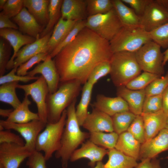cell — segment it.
Here are the masks:
<instances>
[{"label": "cell", "instance_id": "obj_1", "mask_svg": "<svg viewBox=\"0 0 168 168\" xmlns=\"http://www.w3.org/2000/svg\"><path fill=\"white\" fill-rule=\"evenodd\" d=\"M113 54L110 41L86 27L53 60L60 82L76 80L84 84L95 67L110 61Z\"/></svg>", "mask_w": 168, "mask_h": 168}, {"label": "cell", "instance_id": "obj_2", "mask_svg": "<svg viewBox=\"0 0 168 168\" xmlns=\"http://www.w3.org/2000/svg\"><path fill=\"white\" fill-rule=\"evenodd\" d=\"M76 102V99L66 109L67 117L62 136L61 147L55 154L56 158L60 159L63 168L68 167L72 153L90 137L89 132H83L80 128L75 113Z\"/></svg>", "mask_w": 168, "mask_h": 168}, {"label": "cell", "instance_id": "obj_3", "mask_svg": "<svg viewBox=\"0 0 168 168\" xmlns=\"http://www.w3.org/2000/svg\"><path fill=\"white\" fill-rule=\"evenodd\" d=\"M61 83L55 92L47 96V123H55L59 120L63 111L76 99L82 84L76 80Z\"/></svg>", "mask_w": 168, "mask_h": 168}, {"label": "cell", "instance_id": "obj_4", "mask_svg": "<svg viewBox=\"0 0 168 168\" xmlns=\"http://www.w3.org/2000/svg\"><path fill=\"white\" fill-rule=\"evenodd\" d=\"M110 75L117 87L125 86L142 71L137 61L135 53L121 52L113 54L110 61Z\"/></svg>", "mask_w": 168, "mask_h": 168}, {"label": "cell", "instance_id": "obj_5", "mask_svg": "<svg viewBox=\"0 0 168 168\" xmlns=\"http://www.w3.org/2000/svg\"><path fill=\"white\" fill-rule=\"evenodd\" d=\"M152 40L149 33L141 26H123L110 43L113 54L121 52L135 53Z\"/></svg>", "mask_w": 168, "mask_h": 168}, {"label": "cell", "instance_id": "obj_6", "mask_svg": "<svg viewBox=\"0 0 168 168\" xmlns=\"http://www.w3.org/2000/svg\"><path fill=\"white\" fill-rule=\"evenodd\" d=\"M67 117L66 109L59 120L55 123H47L44 130L38 135L35 143V150L44 153L46 161L60 148L62 136Z\"/></svg>", "mask_w": 168, "mask_h": 168}, {"label": "cell", "instance_id": "obj_7", "mask_svg": "<svg viewBox=\"0 0 168 168\" xmlns=\"http://www.w3.org/2000/svg\"><path fill=\"white\" fill-rule=\"evenodd\" d=\"M86 26L109 41L123 26L114 8L106 13L88 16Z\"/></svg>", "mask_w": 168, "mask_h": 168}, {"label": "cell", "instance_id": "obj_8", "mask_svg": "<svg viewBox=\"0 0 168 168\" xmlns=\"http://www.w3.org/2000/svg\"><path fill=\"white\" fill-rule=\"evenodd\" d=\"M161 47L152 40L135 53L137 61L142 71L160 76L165 73L163 53Z\"/></svg>", "mask_w": 168, "mask_h": 168}, {"label": "cell", "instance_id": "obj_9", "mask_svg": "<svg viewBox=\"0 0 168 168\" xmlns=\"http://www.w3.org/2000/svg\"><path fill=\"white\" fill-rule=\"evenodd\" d=\"M47 124L40 119L35 120L23 124L0 120V131L12 129L19 133L25 141V146L32 152L35 150V143L37 137L44 128Z\"/></svg>", "mask_w": 168, "mask_h": 168}, {"label": "cell", "instance_id": "obj_10", "mask_svg": "<svg viewBox=\"0 0 168 168\" xmlns=\"http://www.w3.org/2000/svg\"><path fill=\"white\" fill-rule=\"evenodd\" d=\"M17 88L23 90L25 96H30L35 103L37 108L38 114L40 119L43 122L47 123L46 98L49 93L46 82L42 76L35 82L26 85L18 84Z\"/></svg>", "mask_w": 168, "mask_h": 168}, {"label": "cell", "instance_id": "obj_11", "mask_svg": "<svg viewBox=\"0 0 168 168\" xmlns=\"http://www.w3.org/2000/svg\"><path fill=\"white\" fill-rule=\"evenodd\" d=\"M140 18V26L150 32L168 21V9L160 0H151Z\"/></svg>", "mask_w": 168, "mask_h": 168}, {"label": "cell", "instance_id": "obj_12", "mask_svg": "<svg viewBox=\"0 0 168 168\" xmlns=\"http://www.w3.org/2000/svg\"><path fill=\"white\" fill-rule=\"evenodd\" d=\"M33 152L24 145L15 143L0 144V164L4 168H18Z\"/></svg>", "mask_w": 168, "mask_h": 168}, {"label": "cell", "instance_id": "obj_13", "mask_svg": "<svg viewBox=\"0 0 168 168\" xmlns=\"http://www.w3.org/2000/svg\"><path fill=\"white\" fill-rule=\"evenodd\" d=\"M37 74H41L45 79L48 88L49 93H53L57 90L60 82V76L54 62L49 54L44 61L28 72L26 75L34 77Z\"/></svg>", "mask_w": 168, "mask_h": 168}, {"label": "cell", "instance_id": "obj_14", "mask_svg": "<svg viewBox=\"0 0 168 168\" xmlns=\"http://www.w3.org/2000/svg\"><path fill=\"white\" fill-rule=\"evenodd\" d=\"M168 150V130L164 128L155 137L141 144L139 160L156 158L160 153Z\"/></svg>", "mask_w": 168, "mask_h": 168}, {"label": "cell", "instance_id": "obj_15", "mask_svg": "<svg viewBox=\"0 0 168 168\" xmlns=\"http://www.w3.org/2000/svg\"><path fill=\"white\" fill-rule=\"evenodd\" d=\"M108 152V150L99 147L89 139L83 143L80 148L73 152L70 161L73 162L82 158H86L89 160L88 165L93 168L97 162L102 161Z\"/></svg>", "mask_w": 168, "mask_h": 168}, {"label": "cell", "instance_id": "obj_16", "mask_svg": "<svg viewBox=\"0 0 168 168\" xmlns=\"http://www.w3.org/2000/svg\"><path fill=\"white\" fill-rule=\"evenodd\" d=\"M53 30L34 42L25 45L17 53L13 61V68L18 67L33 57L41 53H48V43Z\"/></svg>", "mask_w": 168, "mask_h": 168}, {"label": "cell", "instance_id": "obj_17", "mask_svg": "<svg viewBox=\"0 0 168 168\" xmlns=\"http://www.w3.org/2000/svg\"><path fill=\"white\" fill-rule=\"evenodd\" d=\"M82 126L89 133L114 131L111 117L93 108L91 112L89 113Z\"/></svg>", "mask_w": 168, "mask_h": 168}, {"label": "cell", "instance_id": "obj_18", "mask_svg": "<svg viewBox=\"0 0 168 168\" xmlns=\"http://www.w3.org/2000/svg\"><path fill=\"white\" fill-rule=\"evenodd\" d=\"M0 36L10 43L13 49V53L7 66L6 69L13 68V63L15 56L21 48L35 42L36 39L28 35H23L16 30L10 28L0 29Z\"/></svg>", "mask_w": 168, "mask_h": 168}, {"label": "cell", "instance_id": "obj_19", "mask_svg": "<svg viewBox=\"0 0 168 168\" xmlns=\"http://www.w3.org/2000/svg\"><path fill=\"white\" fill-rule=\"evenodd\" d=\"M92 107L111 117L117 113L129 111L128 104L121 97H111L102 94L97 96Z\"/></svg>", "mask_w": 168, "mask_h": 168}, {"label": "cell", "instance_id": "obj_20", "mask_svg": "<svg viewBox=\"0 0 168 168\" xmlns=\"http://www.w3.org/2000/svg\"><path fill=\"white\" fill-rule=\"evenodd\" d=\"M13 20L21 32L36 39L40 38V35L44 29L25 7L13 18Z\"/></svg>", "mask_w": 168, "mask_h": 168}, {"label": "cell", "instance_id": "obj_21", "mask_svg": "<svg viewBox=\"0 0 168 168\" xmlns=\"http://www.w3.org/2000/svg\"><path fill=\"white\" fill-rule=\"evenodd\" d=\"M117 96L123 99L128 105L129 111L137 115H141L146 97L145 89L132 90L125 86L117 87Z\"/></svg>", "mask_w": 168, "mask_h": 168}, {"label": "cell", "instance_id": "obj_22", "mask_svg": "<svg viewBox=\"0 0 168 168\" xmlns=\"http://www.w3.org/2000/svg\"><path fill=\"white\" fill-rule=\"evenodd\" d=\"M141 115L143 120L146 141L155 137L165 128L168 116L162 110L155 113H142Z\"/></svg>", "mask_w": 168, "mask_h": 168}, {"label": "cell", "instance_id": "obj_23", "mask_svg": "<svg viewBox=\"0 0 168 168\" xmlns=\"http://www.w3.org/2000/svg\"><path fill=\"white\" fill-rule=\"evenodd\" d=\"M61 18L78 21L88 17L86 0H63L61 7Z\"/></svg>", "mask_w": 168, "mask_h": 168}, {"label": "cell", "instance_id": "obj_24", "mask_svg": "<svg viewBox=\"0 0 168 168\" xmlns=\"http://www.w3.org/2000/svg\"><path fill=\"white\" fill-rule=\"evenodd\" d=\"M141 144L127 131L119 135L115 148L124 155L139 160Z\"/></svg>", "mask_w": 168, "mask_h": 168}, {"label": "cell", "instance_id": "obj_25", "mask_svg": "<svg viewBox=\"0 0 168 168\" xmlns=\"http://www.w3.org/2000/svg\"><path fill=\"white\" fill-rule=\"evenodd\" d=\"M49 3L48 0H23L24 7L44 29L49 21Z\"/></svg>", "mask_w": 168, "mask_h": 168}, {"label": "cell", "instance_id": "obj_26", "mask_svg": "<svg viewBox=\"0 0 168 168\" xmlns=\"http://www.w3.org/2000/svg\"><path fill=\"white\" fill-rule=\"evenodd\" d=\"M77 21L65 20L61 17L54 26L48 43L49 54L63 40Z\"/></svg>", "mask_w": 168, "mask_h": 168}, {"label": "cell", "instance_id": "obj_27", "mask_svg": "<svg viewBox=\"0 0 168 168\" xmlns=\"http://www.w3.org/2000/svg\"><path fill=\"white\" fill-rule=\"evenodd\" d=\"M31 103L28 96H25L20 105L13 109L6 120L12 123L23 124L40 119L37 113H34L30 110L29 106Z\"/></svg>", "mask_w": 168, "mask_h": 168}, {"label": "cell", "instance_id": "obj_28", "mask_svg": "<svg viewBox=\"0 0 168 168\" xmlns=\"http://www.w3.org/2000/svg\"><path fill=\"white\" fill-rule=\"evenodd\" d=\"M112 1L113 8L123 26H140V18L132 9L127 6L121 0H112Z\"/></svg>", "mask_w": 168, "mask_h": 168}, {"label": "cell", "instance_id": "obj_29", "mask_svg": "<svg viewBox=\"0 0 168 168\" xmlns=\"http://www.w3.org/2000/svg\"><path fill=\"white\" fill-rule=\"evenodd\" d=\"M108 150V159L104 164L105 168H135L138 163L135 159L115 148Z\"/></svg>", "mask_w": 168, "mask_h": 168}, {"label": "cell", "instance_id": "obj_30", "mask_svg": "<svg viewBox=\"0 0 168 168\" xmlns=\"http://www.w3.org/2000/svg\"><path fill=\"white\" fill-rule=\"evenodd\" d=\"M93 86L86 82L84 84L80 101L76 108V116L80 126H82L89 113L88 108L91 96Z\"/></svg>", "mask_w": 168, "mask_h": 168}, {"label": "cell", "instance_id": "obj_31", "mask_svg": "<svg viewBox=\"0 0 168 168\" xmlns=\"http://www.w3.org/2000/svg\"><path fill=\"white\" fill-rule=\"evenodd\" d=\"M63 0H50L48 7L49 21L40 33V38L43 37L52 30L61 17V7Z\"/></svg>", "mask_w": 168, "mask_h": 168}, {"label": "cell", "instance_id": "obj_32", "mask_svg": "<svg viewBox=\"0 0 168 168\" xmlns=\"http://www.w3.org/2000/svg\"><path fill=\"white\" fill-rule=\"evenodd\" d=\"M18 82L6 83L0 86V101L10 105L15 109L21 104L16 90L19 84Z\"/></svg>", "mask_w": 168, "mask_h": 168}, {"label": "cell", "instance_id": "obj_33", "mask_svg": "<svg viewBox=\"0 0 168 168\" xmlns=\"http://www.w3.org/2000/svg\"><path fill=\"white\" fill-rule=\"evenodd\" d=\"M89 140L97 146L108 150L115 148L119 135L114 132L90 133Z\"/></svg>", "mask_w": 168, "mask_h": 168}, {"label": "cell", "instance_id": "obj_34", "mask_svg": "<svg viewBox=\"0 0 168 168\" xmlns=\"http://www.w3.org/2000/svg\"><path fill=\"white\" fill-rule=\"evenodd\" d=\"M136 116L128 111L117 113L112 116L114 131L119 135L127 131Z\"/></svg>", "mask_w": 168, "mask_h": 168}, {"label": "cell", "instance_id": "obj_35", "mask_svg": "<svg viewBox=\"0 0 168 168\" xmlns=\"http://www.w3.org/2000/svg\"><path fill=\"white\" fill-rule=\"evenodd\" d=\"M88 17L106 13L113 8L112 0H86Z\"/></svg>", "mask_w": 168, "mask_h": 168}, {"label": "cell", "instance_id": "obj_36", "mask_svg": "<svg viewBox=\"0 0 168 168\" xmlns=\"http://www.w3.org/2000/svg\"><path fill=\"white\" fill-rule=\"evenodd\" d=\"M161 77L151 72H143L129 82L125 86L132 90L144 89L153 81Z\"/></svg>", "mask_w": 168, "mask_h": 168}, {"label": "cell", "instance_id": "obj_37", "mask_svg": "<svg viewBox=\"0 0 168 168\" xmlns=\"http://www.w3.org/2000/svg\"><path fill=\"white\" fill-rule=\"evenodd\" d=\"M86 20L77 21L73 27L63 40L49 54L52 58H54L60 50L71 43L76 38L79 33L86 27Z\"/></svg>", "mask_w": 168, "mask_h": 168}, {"label": "cell", "instance_id": "obj_38", "mask_svg": "<svg viewBox=\"0 0 168 168\" xmlns=\"http://www.w3.org/2000/svg\"><path fill=\"white\" fill-rule=\"evenodd\" d=\"M168 87V72L164 76L158 77L145 89L146 97L162 94Z\"/></svg>", "mask_w": 168, "mask_h": 168}, {"label": "cell", "instance_id": "obj_39", "mask_svg": "<svg viewBox=\"0 0 168 168\" xmlns=\"http://www.w3.org/2000/svg\"><path fill=\"white\" fill-rule=\"evenodd\" d=\"M141 144L146 141L143 118L141 115H137L127 131Z\"/></svg>", "mask_w": 168, "mask_h": 168}, {"label": "cell", "instance_id": "obj_40", "mask_svg": "<svg viewBox=\"0 0 168 168\" xmlns=\"http://www.w3.org/2000/svg\"><path fill=\"white\" fill-rule=\"evenodd\" d=\"M149 33L152 41L161 48H168V21Z\"/></svg>", "mask_w": 168, "mask_h": 168}, {"label": "cell", "instance_id": "obj_41", "mask_svg": "<svg viewBox=\"0 0 168 168\" xmlns=\"http://www.w3.org/2000/svg\"><path fill=\"white\" fill-rule=\"evenodd\" d=\"M162 110V94L146 97L143 105L142 113H155Z\"/></svg>", "mask_w": 168, "mask_h": 168}, {"label": "cell", "instance_id": "obj_42", "mask_svg": "<svg viewBox=\"0 0 168 168\" xmlns=\"http://www.w3.org/2000/svg\"><path fill=\"white\" fill-rule=\"evenodd\" d=\"M110 61L104 62L100 63L92 70L87 82L94 86L100 79L110 74Z\"/></svg>", "mask_w": 168, "mask_h": 168}, {"label": "cell", "instance_id": "obj_43", "mask_svg": "<svg viewBox=\"0 0 168 168\" xmlns=\"http://www.w3.org/2000/svg\"><path fill=\"white\" fill-rule=\"evenodd\" d=\"M49 54L48 53H43L33 57L18 67L16 74L21 76H26L30 69L35 64L44 61Z\"/></svg>", "mask_w": 168, "mask_h": 168}, {"label": "cell", "instance_id": "obj_44", "mask_svg": "<svg viewBox=\"0 0 168 168\" xmlns=\"http://www.w3.org/2000/svg\"><path fill=\"white\" fill-rule=\"evenodd\" d=\"M24 7L23 0H7L0 13L9 18L17 15Z\"/></svg>", "mask_w": 168, "mask_h": 168}, {"label": "cell", "instance_id": "obj_45", "mask_svg": "<svg viewBox=\"0 0 168 168\" xmlns=\"http://www.w3.org/2000/svg\"><path fill=\"white\" fill-rule=\"evenodd\" d=\"M17 68H15L6 75L0 77V85L13 82H27L30 81L36 80L39 77H31L27 75L25 76H19L16 74V72Z\"/></svg>", "mask_w": 168, "mask_h": 168}, {"label": "cell", "instance_id": "obj_46", "mask_svg": "<svg viewBox=\"0 0 168 168\" xmlns=\"http://www.w3.org/2000/svg\"><path fill=\"white\" fill-rule=\"evenodd\" d=\"M27 159L26 164L28 168H47V161L41 152L34 151Z\"/></svg>", "mask_w": 168, "mask_h": 168}, {"label": "cell", "instance_id": "obj_47", "mask_svg": "<svg viewBox=\"0 0 168 168\" xmlns=\"http://www.w3.org/2000/svg\"><path fill=\"white\" fill-rule=\"evenodd\" d=\"M11 54L10 49L8 48L3 39L0 40V76L4 75Z\"/></svg>", "mask_w": 168, "mask_h": 168}, {"label": "cell", "instance_id": "obj_48", "mask_svg": "<svg viewBox=\"0 0 168 168\" xmlns=\"http://www.w3.org/2000/svg\"><path fill=\"white\" fill-rule=\"evenodd\" d=\"M15 143L24 145L25 142L19 136L12 132L10 130L0 131V144Z\"/></svg>", "mask_w": 168, "mask_h": 168}, {"label": "cell", "instance_id": "obj_49", "mask_svg": "<svg viewBox=\"0 0 168 168\" xmlns=\"http://www.w3.org/2000/svg\"><path fill=\"white\" fill-rule=\"evenodd\" d=\"M124 3L129 5L136 14L140 17L151 0H121Z\"/></svg>", "mask_w": 168, "mask_h": 168}, {"label": "cell", "instance_id": "obj_50", "mask_svg": "<svg viewBox=\"0 0 168 168\" xmlns=\"http://www.w3.org/2000/svg\"><path fill=\"white\" fill-rule=\"evenodd\" d=\"M135 168H161L160 161L156 158L141 160Z\"/></svg>", "mask_w": 168, "mask_h": 168}, {"label": "cell", "instance_id": "obj_51", "mask_svg": "<svg viewBox=\"0 0 168 168\" xmlns=\"http://www.w3.org/2000/svg\"><path fill=\"white\" fill-rule=\"evenodd\" d=\"M4 28L19 29L17 25L12 21L9 17L0 13V29Z\"/></svg>", "mask_w": 168, "mask_h": 168}, {"label": "cell", "instance_id": "obj_52", "mask_svg": "<svg viewBox=\"0 0 168 168\" xmlns=\"http://www.w3.org/2000/svg\"><path fill=\"white\" fill-rule=\"evenodd\" d=\"M162 110L168 116V87L162 94Z\"/></svg>", "mask_w": 168, "mask_h": 168}, {"label": "cell", "instance_id": "obj_53", "mask_svg": "<svg viewBox=\"0 0 168 168\" xmlns=\"http://www.w3.org/2000/svg\"><path fill=\"white\" fill-rule=\"evenodd\" d=\"M13 110L12 109H0V115L4 117L7 118L10 116L11 112Z\"/></svg>", "mask_w": 168, "mask_h": 168}, {"label": "cell", "instance_id": "obj_54", "mask_svg": "<svg viewBox=\"0 0 168 168\" xmlns=\"http://www.w3.org/2000/svg\"><path fill=\"white\" fill-rule=\"evenodd\" d=\"M163 53L164 54L163 65L164 66L168 61V48Z\"/></svg>", "mask_w": 168, "mask_h": 168}, {"label": "cell", "instance_id": "obj_55", "mask_svg": "<svg viewBox=\"0 0 168 168\" xmlns=\"http://www.w3.org/2000/svg\"><path fill=\"white\" fill-rule=\"evenodd\" d=\"M92 168H105L104 164L102 161H100L97 162L96 166Z\"/></svg>", "mask_w": 168, "mask_h": 168}, {"label": "cell", "instance_id": "obj_56", "mask_svg": "<svg viewBox=\"0 0 168 168\" xmlns=\"http://www.w3.org/2000/svg\"><path fill=\"white\" fill-rule=\"evenodd\" d=\"M7 0H0V10H2V9L7 2Z\"/></svg>", "mask_w": 168, "mask_h": 168}, {"label": "cell", "instance_id": "obj_57", "mask_svg": "<svg viewBox=\"0 0 168 168\" xmlns=\"http://www.w3.org/2000/svg\"><path fill=\"white\" fill-rule=\"evenodd\" d=\"M162 4L168 9V0H160Z\"/></svg>", "mask_w": 168, "mask_h": 168}, {"label": "cell", "instance_id": "obj_58", "mask_svg": "<svg viewBox=\"0 0 168 168\" xmlns=\"http://www.w3.org/2000/svg\"><path fill=\"white\" fill-rule=\"evenodd\" d=\"M165 128H166L168 130V116L167 118Z\"/></svg>", "mask_w": 168, "mask_h": 168}, {"label": "cell", "instance_id": "obj_59", "mask_svg": "<svg viewBox=\"0 0 168 168\" xmlns=\"http://www.w3.org/2000/svg\"><path fill=\"white\" fill-rule=\"evenodd\" d=\"M0 168H4L2 164H0Z\"/></svg>", "mask_w": 168, "mask_h": 168}, {"label": "cell", "instance_id": "obj_60", "mask_svg": "<svg viewBox=\"0 0 168 168\" xmlns=\"http://www.w3.org/2000/svg\"><path fill=\"white\" fill-rule=\"evenodd\" d=\"M167 158H168V156L167 157Z\"/></svg>", "mask_w": 168, "mask_h": 168}]
</instances>
